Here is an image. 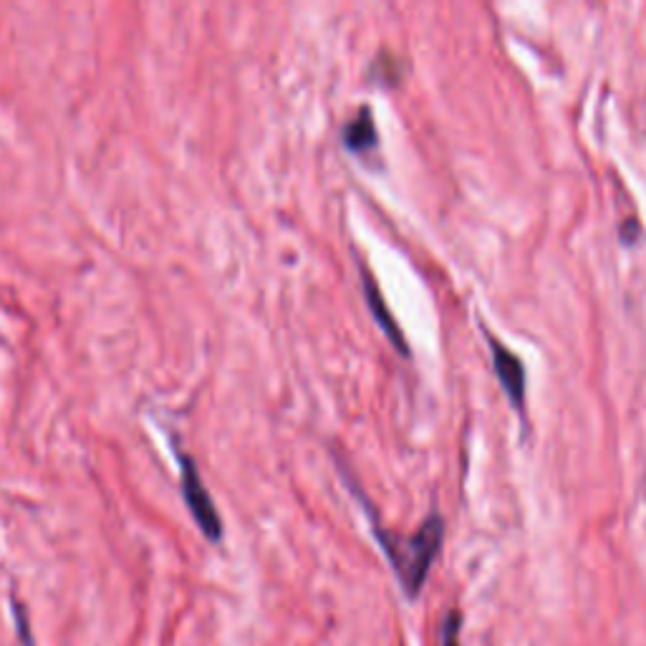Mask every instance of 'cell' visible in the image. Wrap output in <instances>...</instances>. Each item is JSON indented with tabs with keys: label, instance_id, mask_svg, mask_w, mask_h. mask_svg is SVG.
<instances>
[{
	"label": "cell",
	"instance_id": "cell-5",
	"mask_svg": "<svg viewBox=\"0 0 646 646\" xmlns=\"http://www.w3.org/2000/svg\"><path fill=\"white\" fill-rule=\"evenodd\" d=\"M341 139H344V147L356 154L371 152V149L379 144V132H376V122L374 117H371L369 106H361L359 112L344 124Z\"/></svg>",
	"mask_w": 646,
	"mask_h": 646
},
{
	"label": "cell",
	"instance_id": "cell-1",
	"mask_svg": "<svg viewBox=\"0 0 646 646\" xmlns=\"http://www.w3.org/2000/svg\"><path fill=\"white\" fill-rule=\"evenodd\" d=\"M361 503L369 513L371 533H374L376 543L387 556L399 586H402V591L409 599H417L422 586L427 583L429 571L435 566V558L440 556L442 543H445V518L435 510V513H429V518L412 535H399L379 523V518L371 513L369 500L361 498Z\"/></svg>",
	"mask_w": 646,
	"mask_h": 646
},
{
	"label": "cell",
	"instance_id": "cell-3",
	"mask_svg": "<svg viewBox=\"0 0 646 646\" xmlns=\"http://www.w3.org/2000/svg\"><path fill=\"white\" fill-rule=\"evenodd\" d=\"M488 336V349L490 356H493V371L498 376L500 389L508 397L510 407L518 409L520 414L525 412V392H528V371H525V364L520 361L518 354L508 349L500 339L495 336Z\"/></svg>",
	"mask_w": 646,
	"mask_h": 646
},
{
	"label": "cell",
	"instance_id": "cell-6",
	"mask_svg": "<svg viewBox=\"0 0 646 646\" xmlns=\"http://www.w3.org/2000/svg\"><path fill=\"white\" fill-rule=\"evenodd\" d=\"M369 74H371V79L379 81V84L399 86L402 84L404 76L409 74V64L402 59V56H394V53L382 51L374 61H371Z\"/></svg>",
	"mask_w": 646,
	"mask_h": 646
},
{
	"label": "cell",
	"instance_id": "cell-2",
	"mask_svg": "<svg viewBox=\"0 0 646 646\" xmlns=\"http://www.w3.org/2000/svg\"><path fill=\"white\" fill-rule=\"evenodd\" d=\"M185 465H182V495L187 500V508L195 515L197 525L202 528V533L210 538V541H220L223 538V520H220L218 508L212 503L210 493H207L205 482H202L200 472H197L195 462L190 457H185Z\"/></svg>",
	"mask_w": 646,
	"mask_h": 646
},
{
	"label": "cell",
	"instance_id": "cell-7",
	"mask_svg": "<svg viewBox=\"0 0 646 646\" xmlns=\"http://www.w3.org/2000/svg\"><path fill=\"white\" fill-rule=\"evenodd\" d=\"M460 626L462 614L460 611H450L440 624V646H460Z\"/></svg>",
	"mask_w": 646,
	"mask_h": 646
},
{
	"label": "cell",
	"instance_id": "cell-4",
	"mask_svg": "<svg viewBox=\"0 0 646 646\" xmlns=\"http://www.w3.org/2000/svg\"><path fill=\"white\" fill-rule=\"evenodd\" d=\"M359 273H361V288H364V296H366V303H369L371 316H374V323L384 331V336H387V339L392 341V346L399 351V354L409 356L407 339H404L402 329L397 326V318H394L392 313H389L387 301H384L382 291H379L376 281L371 278V273L366 271L364 263H359Z\"/></svg>",
	"mask_w": 646,
	"mask_h": 646
}]
</instances>
